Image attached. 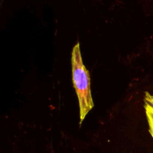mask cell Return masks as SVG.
I'll return each mask as SVG.
<instances>
[{
  "label": "cell",
  "mask_w": 153,
  "mask_h": 153,
  "mask_svg": "<svg viewBox=\"0 0 153 153\" xmlns=\"http://www.w3.org/2000/svg\"><path fill=\"white\" fill-rule=\"evenodd\" d=\"M145 112H146V119L149 124V131L153 139V106L150 104L145 101L144 104Z\"/></svg>",
  "instance_id": "7a4b0ae2"
},
{
  "label": "cell",
  "mask_w": 153,
  "mask_h": 153,
  "mask_svg": "<svg viewBox=\"0 0 153 153\" xmlns=\"http://www.w3.org/2000/svg\"><path fill=\"white\" fill-rule=\"evenodd\" d=\"M71 62L73 86L79 100L80 124H82L87 114L94 107V104L91 94V77L89 71L82 61L79 42L73 46Z\"/></svg>",
  "instance_id": "6da1fadb"
},
{
  "label": "cell",
  "mask_w": 153,
  "mask_h": 153,
  "mask_svg": "<svg viewBox=\"0 0 153 153\" xmlns=\"http://www.w3.org/2000/svg\"><path fill=\"white\" fill-rule=\"evenodd\" d=\"M144 101L147 102V103L150 104L151 105L153 106V94H149V92H146L145 94V100Z\"/></svg>",
  "instance_id": "3957f363"
}]
</instances>
